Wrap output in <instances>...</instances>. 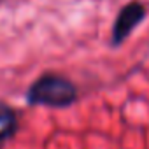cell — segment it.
<instances>
[{"instance_id":"cell-2","label":"cell","mask_w":149,"mask_h":149,"mask_svg":"<svg viewBox=\"0 0 149 149\" xmlns=\"http://www.w3.org/2000/svg\"><path fill=\"white\" fill-rule=\"evenodd\" d=\"M146 13L147 11H146V7L140 2H130V4H126L119 11V14L116 18V23L112 26V44L114 46L121 44L132 33V30L146 18Z\"/></svg>"},{"instance_id":"cell-1","label":"cell","mask_w":149,"mask_h":149,"mask_svg":"<svg viewBox=\"0 0 149 149\" xmlns=\"http://www.w3.org/2000/svg\"><path fill=\"white\" fill-rule=\"evenodd\" d=\"M32 105H47V107H68L77 100V90L68 79L60 76H42L37 79L26 95Z\"/></svg>"},{"instance_id":"cell-3","label":"cell","mask_w":149,"mask_h":149,"mask_svg":"<svg viewBox=\"0 0 149 149\" xmlns=\"http://www.w3.org/2000/svg\"><path fill=\"white\" fill-rule=\"evenodd\" d=\"M16 130H18V116H16V112L11 107L0 104V142L13 137Z\"/></svg>"}]
</instances>
